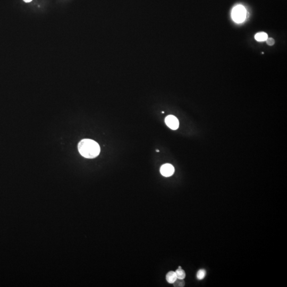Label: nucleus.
Segmentation results:
<instances>
[{"mask_svg":"<svg viewBox=\"0 0 287 287\" xmlns=\"http://www.w3.org/2000/svg\"><path fill=\"white\" fill-rule=\"evenodd\" d=\"M231 16L234 21L237 23H241L246 19V10L242 5H237L233 8Z\"/></svg>","mask_w":287,"mask_h":287,"instance_id":"f03ea898","label":"nucleus"},{"mask_svg":"<svg viewBox=\"0 0 287 287\" xmlns=\"http://www.w3.org/2000/svg\"><path fill=\"white\" fill-rule=\"evenodd\" d=\"M206 275V271L204 269H200L197 273V278L199 280H203Z\"/></svg>","mask_w":287,"mask_h":287,"instance_id":"6e6552de","label":"nucleus"},{"mask_svg":"<svg viewBox=\"0 0 287 287\" xmlns=\"http://www.w3.org/2000/svg\"><path fill=\"white\" fill-rule=\"evenodd\" d=\"M78 149L79 153L85 158H96L100 153V147L98 142L90 139L82 140L78 143Z\"/></svg>","mask_w":287,"mask_h":287,"instance_id":"f257e3e1","label":"nucleus"},{"mask_svg":"<svg viewBox=\"0 0 287 287\" xmlns=\"http://www.w3.org/2000/svg\"><path fill=\"white\" fill-rule=\"evenodd\" d=\"M166 281L169 283L173 284L177 279L176 273L174 271H170L166 275Z\"/></svg>","mask_w":287,"mask_h":287,"instance_id":"39448f33","label":"nucleus"},{"mask_svg":"<svg viewBox=\"0 0 287 287\" xmlns=\"http://www.w3.org/2000/svg\"><path fill=\"white\" fill-rule=\"evenodd\" d=\"M165 122L167 126L172 130H176L179 128V120L175 116L172 115L167 116L165 119Z\"/></svg>","mask_w":287,"mask_h":287,"instance_id":"7ed1b4c3","label":"nucleus"},{"mask_svg":"<svg viewBox=\"0 0 287 287\" xmlns=\"http://www.w3.org/2000/svg\"><path fill=\"white\" fill-rule=\"evenodd\" d=\"M160 172L163 176L169 177L174 174V168L170 164H165L161 166Z\"/></svg>","mask_w":287,"mask_h":287,"instance_id":"20e7f679","label":"nucleus"},{"mask_svg":"<svg viewBox=\"0 0 287 287\" xmlns=\"http://www.w3.org/2000/svg\"><path fill=\"white\" fill-rule=\"evenodd\" d=\"M266 43L268 45H270V46H272V45H273L275 43V40H274L273 38H267V40H266Z\"/></svg>","mask_w":287,"mask_h":287,"instance_id":"9d476101","label":"nucleus"},{"mask_svg":"<svg viewBox=\"0 0 287 287\" xmlns=\"http://www.w3.org/2000/svg\"><path fill=\"white\" fill-rule=\"evenodd\" d=\"M24 1H25V2L28 3V2H31L32 0H24Z\"/></svg>","mask_w":287,"mask_h":287,"instance_id":"9b49d317","label":"nucleus"},{"mask_svg":"<svg viewBox=\"0 0 287 287\" xmlns=\"http://www.w3.org/2000/svg\"><path fill=\"white\" fill-rule=\"evenodd\" d=\"M268 38L267 34L264 32H260L258 33L255 35V38L257 41L258 42H263L266 41L267 38Z\"/></svg>","mask_w":287,"mask_h":287,"instance_id":"423d86ee","label":"nucleus"},{"mask_svg":"<svg viewBox=\"0 0 287 287\" xmlns=\"http://www.w3.org/2000/svg\"><path fill=\"white\" fill-rule=\"evenodd\" d=\"M173 284H174V287H184L185 283L184 281V279H177Z\"/></svg>","mask_w":287,"mask_h":287,"instance_id":"1a4fd4ad","label":"nucleus"},{"mask_svg":"<svg viewBox=\"0 0 287 287\" xmlns=\"http://www.w3.org/2000/svg\"><path fill=\"white\" fill-rule=\"evenodd\" d=\"M176 273L177 279H184L186 277V273L184 270L182 269L180 266H179L178 269H177L176 271L175 272Z\"/></svg>","mask_w":287,"mask_h":287,"instance_id":"0eeeda50","label":"nucleus"}]
</instances>
